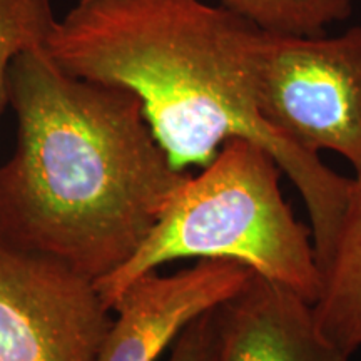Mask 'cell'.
Segmentation results:
<instances>
[{
    "mask_svg": "<svg viewBox=\"0 0 361 361\" xmlns=\"http://www.w3.org/2000/svg\"><path fill=\"white\" fill-rule=\"evenodd\" d=\"M258 27L202 0H78L45 51L75 78L130 90L180 173L206 168L231 139L266 149L303 197L319 271L351 179L271 128L256 104Z\"/></svg>",
    "mask_w": 361,
    "mask_h": 361,
    "instance_id": "6da1fadb",
    "label": "cell"
},
{
    "mask_svg": "<svg viewBox=\"0 0 361 361\" xmlns=\"http://www.w3.org/2000/svg\"><path fill=\"white\" fill-rule=\"evenodd\" d=\"M17 146L0 166V241L94 281L141 247L188 179L130 90L80 79L45 47L13 61Z\"/></svg>",
    "mask_w": 361,
    "mask_h": 361,
    "instance_id": "7a4b0ae2",
    "label": "cell"
},
{
    "mask_svg": "<svg viewBox=\"0 0 361 361\" xmlns=\"http://www.w3.org/2000/svg\"><path fill=\"white\" fill-rule=\"evenodd\" d=\"M278 162L259 144L231 139L188 176L141 247L97 288L112 310L135 279L179 259H226L288 288L310 305L322 293L311 228L279 188Z\"/></svg>",
    "mask_w": 361,
    "mask_h": 361,
    "instance_id": "3957f363",
    "label": "cell"
},
{
    "mask_svg": "<svg viewBox=\"0 0 361 361\" xmlns=\"http://www.w3.org/2000/svg\"><path fill=\"white\" fill-rule=\"evenodd\" d=\"M255 90L271 128L313 154L336 152L361 179V25L333 37L259 30Z\"/></svg>",
    "mask_w": 361,
    "mask_h": 361,
    "instance_id": "277c9868",
    "label": "cell"
},
{
    "mask_svg": "<svg viewBox=\"0 0 361 361\" xmlns=\"http://www.w3.org/2000/svg\"><path fill=\"white\" fill-rule=\"evenodd\" d=\"M111 323L94 279L0 241V361H99Z\"/></svg>",
    "mask_w": 361,
    "mask_h": 361,
    "instance_id": "5b68a950",
    "label": "cell"
},
{
    "mask_svg": "<svg viewBox=\"0 0 361 361\" xmlns=\"http://www.w3.org/2000/svg\"><path fill=\"white\" fill-rule=\"evenodd\" d=\"M251 276L234 261L200 259L168 276L135 279L112 305L99 361H157L194 319L236 296Z\"/></svg>",
    "mask_w": 361,
    "mask_h": 361,
    "instance_id": "8992f818",
    "label": "cell"
},
{
    "mask_svg": "<svg viewBox=\"0 0 361 361\" xmlns=\"http://www.w3.org/2000/svg\"><path fill=\"white\" fill-rule=\"evenodd\" d=\"M218 314L221 361H350L316 326L313 305L255 273Z\"/></svg>",
    "mask_w": 361,
    "mask_h": 361,
    "instance_id": "52a82bcc",
    "label": "cell"
},
{
    "mask_svg": "<svg viewBox=\"0 0 361 361\" xmlns=\"http://www.w3.org/2000/svg\"><path fill=\"white\" fill-rule=\"evenodd\" d=\"M316 326L338 348H361V179H351L331 255L313 305Z\"/></svg>",
    "mask_w": 361,
    "mask_h": 361,
    "instance_id": "ba28073f",
    "label": "cell"
},
{
    "mask_svg": "<svg viewBox=\"0 0 361 361\" xmlns=\"http://www.w3.org/2000/svg\"><path fill=\"white\" fill-rule=\"evenodd\" d=\"M221 6L264 32L286 35H319L353 12V0H221Z\"/></svg>",
    "mask_w": 361,
    "mask_h": 361,
    "instance_id": "9c48e42d",
    "label": "cell"
},
{
    "mask_svg": "<svg viewBox=\"0 0 361 361\" xmlns=\"http://www.w3.org/2000/svg\"><path fill=\"white\" fill-rule=\"evenodd\" d=\"M56 20L52 0H0V114L7 102L13 61L24 52L45 47Z\"/></svg>",
    "mask_w": 361,
    "mask_h": 361,
    "instance_id": "30bf717a",
    "label": "cell"
},
{
    "mask_svg": "<svg viewBox=\"0 0 361 361\" xmlns=\"http://www.w3.org/2000/svg\"><path fill=\"white\" fill-rule=\"evenodd\" d=\"M168 361H221L218 308L196 318L171 346Z\"/></svg>",
    "mask_w": 361,
    "mask_h": 361,
    "instance_id": "8fae6325",
    "label": "cell"
}]
</instances>
